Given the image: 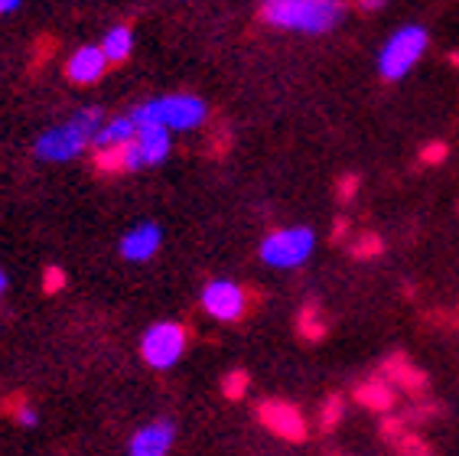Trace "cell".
Instances as JSON below:
<instances>
[{"instance_id":"6da1fadb","label":"cell","mask_w":459,"mask_h":456,"mask_svg":"<svg viewBox=\"0 0 459 456\" xmlns=\"http://www.w3.org/2000/svg\"><path fill=\"white\" fill-rule=\"evenodd\" d=\"M342 4L326 0H267L261 7V20L281 30H300V33H329L342 20Z\"/></svg>"},{"instance_id":"7a4b0ae2","label":"cell","mask_w":459,"mask_h":456,"mask_svg":"<svg viewBox=\"0 0 459 456\" xmlns=\"http://www.w3.org/2000/svg\"><path fill=\"white\" fill-rule=\"evenodd\" d=\"M98 131H101V111H98V108H85V111H79L72 121L59 124L53 131H46L43 137L36 141V157L53 160V163L79 157L82 150L95 141Z\"/></svg>"},{"instance_id":"3957f363","label":"cell","mask_w":459,"mask_h":456,"mask_svg":"<svg viewBox=\"0 0 459 456\" xmlns=\"http://www.w3.org/2000/svg\"><path fill=\"white\" fill-rule=\"evenodd\" d=\"M131 121L137 127H147V124H157V127H167V131H193L205 121V101L195 95H167V98H153L147 105L134 108Z\"/></svg>"},{"instance_id":"277c9868","label":"cell","mask_w":459,"mask_h":456,"mask_svg":"<svg viewBox=\"0 0 459 456\" xmlns=\"http://www.w3.org/2000/svg\"><path fill=\"white\" fill-rule=\"evenodd\" d=\"M427 43H430V36H427L424 27H401L385 43V49L378 56L381 79L385 82L404 79L407 72L414 69V62H420V56L427 53Z\"/></svg>"},{"instance_id":"5b68a950","label":"cell","mask_w":459,"mask_h":456,"mask_svg":"<svg viewBox=\"0 0 459 456\" xmlns=\"http://www.w3.org/2000/svg\"><path fill=\"white\" fill-rule=\"evenodd\" d=\"M313 228H281L274 235L264 238V245H261V261L271 264V267H300L309 255H313Z\"/></svg>"},{"instance_id":"8992f818","label":"cell","mask_w":459,"mask_h":456,"mask_svg":"<svg viewBox=\"0 0 459 456\" xmlns=\"http://www.w3.org/2000/svg\"><path fill=\"white\" fill-rule=\"evenodd\" d=\"M186 349V329L179 323H157L141 339L143 362L151 369H173Z\"/></svg>"},{"instance_id":"52a82bcc","label":"cell","mask_w":459,"mask_h":456,"mask_svg":"<svg viewBox=\"0 0 459 456\" xmlns=\"http://www.w3.org/2000/svg\"><path fill=\"white\" fill-rule=\"evenodd\" d=\"M167 157H169V131L167 127H157V124L137 127L134 141L127 144V170L160 167Z\"/></svg>"},{"instance_id":"ba28073f","label":"cell","mask_w":459,"mask_h":456,"mask_svg":"<svg viewBox=\"0 0 459 456\" xmlns=\"http://www.w3.org/2000/svg\"><path fill=\"white\" fill-rule=\"evenodd\" d=\"M203 307L221 323H238L247 310V294L231 281H212L203 290Z\"/></svg>"},{"instance_id":"9c48e42d","label":"cell","mask_w":459,"mask_h":456,"mask_svg":"<svg viewBox=\"0 0 459 456\" xmlns=\"http://www.w3.org/2000/svg\"><path fill=\"white\" fill-rule=\"evenodd\" d=\"M257 421L281 440H290V443H303V440H307V421H303V414L287 401H264L257 408Z\"/></svg>"},{"instance_id":"30bf717a","label":"cell","mask_w":459,"mask_h":456,"mask_svg":"<svg viewBox=\"0 0 459 456\" xmlns=\"http://www.w3.org/2000/svg\"><path fill=\"white\" fill-rule=\"evenodd\" d=\"M177 437L173 421H153L143 430H137L131 440V456H167Z\"/></svg>"},{"instance_id":"8fae6325","label":"cell","mask_w":459,"mask_h":456,"mask_svg":"<svg viewBox=\"0 0 459 456\" xmlns=\"http://www.w3.org/2000/svg\"><path fill=\"white\" fill-rule=\"evenodd\" d=\"M105 69H108V59L101 53V46H82V49L72 53L69 66H65V75L75 85H91V82H98L105 75Z\"/></svg>"},{"instance_id":"7c38bea8","label":"cell","mask_w":459,"mask_h":456,"mask_svg":"<svg viewBox=\"0 0 459 456\" xmlns=\"http://www.w3.org/2000/svg\"><path fill=\"white\" fill-rule=\"evenodd\" d=\"M160 238H163L160 225H153V222H141V225L131 228V232L121 238V255L127 258V261H151V258L157 255Z\"/></svg>"},{"instance_id":"4fadbf2b","label":"cell","mask_w":459,"mask_h":456,"mask_svg":"<svg viewBox=\"0 0 459 456\" xmlns=\"http://www.w3.org/2000/svg\"><path fill=\"white\" fill-rule=\"evenodd\" d=\"M134 134H137V124L131 121V114H127V118H115V121H108L105 127H101V131L95 134L91 147H95V150L124 147V144L134 141Z\"/></svg>"},{"instance_id":"5bb4252c","label":"cell","mask_w":459,"mask_h":456,"mask_svg":"<svg viewBox=\"0 0 459 456\" xmlns=\"http://www.w3.org/2000/svg\"><path fill=\"white\" fill-rule=\"evenodd\" d=\"M385 375H388V385L391 381H398V385L407 388V391H424L427 388V375L420 369H414L404 355H391V359L385 362Z\"/></svg>"},{"instance_id":"9a60e30c","label":"cell","mask_w":459,"mask_h":456,"mask_svg":"<svg viewBox=\"0 0 459 456\" xmlns=\"http://www.w3.org/2000/svg\"><path fill=\"white\" fill-rule=\"evenodd\" d=\"M355 398H359L365 408H371V411H391V408H394V388H391L385 378H371V381L359 385L355 388Z\"/></svg>"},{"instance_id":"2e32d148","label":"cell","mask_w":459,"mask_h":456,"mask_svg":"<svg viewBox=\"0 0 459 456\" xmlns=\"http://www.w3.org/2000/svg\"><path fill=\"white\" fill-rule=\"evenodd\" d=\"M131 49H134L131 27H115L105 36V43H101V53H105L108 62H124L127 56H131Z\"/></svg>"},{"instance_id":"e0dca14e","label":"cell","mask_w":459,"mask_h":456,"mask_svg":"<svg viewBox=\"0 0 459 456\" xmlns=\"http://www.w3.org/2000/svg\"><path fill=\"white\" fill-rule=\"evenodd\" d=\"M95 170L98 173H124L127 170V144L111 150H95Z\"/></svg>"},{"instance_id":"ac0fdd59","label":"cell","mask_w":459,"mask_h":456,"mask_svg":"<svg viewBox=\"0 0 459 456\" xmlns=\"http://www.w3.org/2000/svg\"><path fill=\"white\" fill-rule=\"evenodd\" d=\"M300 336L309 342H319L326 336V323H323V313H319L316 303H309V307L300 310Z\"/></svg>"},{"instance_id":"d6986e66","label":"cell","mask_w":459,"mask_h":456,"mask_svg":"<svg viewBox=\"0 0 459 456\" xmlns=\"http://www.w3.org/2000/svg\"><path fill=\"white\" fill-rule=\"evenodd\" d=\"M221 391L229 401H241L247 395V372H229L225 381H221Z\"/></svg>"},{"instance_id":"ffe728a7","label":"cell","mask_w":459,"mask_h":456,"mask_svg":"<svg viewBox=\"0 0 459 456\" xmlns=\"http://www.w3.org/2000/svg\"><path fill=\"white\" fill-rule=\"evenodd\" d=\"M339 417H342V398L333 395L326 401V408H323V417H319V427L323 430H333L339 424Z\"/></svg>"},{"instance_id":"44dd1931","label":"cell","mask_w":459,"mask_h":456,"mask_svg":"<svg viewBox=\"0 0 459 456\" xmlns=\"http://www.w3.org/2000/svg\"><path fill=\"white\" fill-rule=\"evenodd\" d=\"M385 251V245H381L378 235H362L359 238V245H355V258H375Z\"/></svg>"},{"instance_id":"7402d4cb","label":"cell","mask_w":459,"mask_h":456,"mask_svg":"<svg viewBox=\"0 0 459 456\" xmlns=\"http://www.w3.org/2000/svg\"><path fill=\"white\" fill-rule=\"evenodd\" d=\"M62 287H65V271H62V267H46V274H43L46 294H59Z\"/></svg>"},{"instance_id":"603a6c76","label":"cell","mask_w":459,"mask_h":456,"mask_svg":"<svg viewBox=\"0 0 459 456\" xmlns=\"http://www.w3.org/2000/svg\"><path fill=\"white\" fill-rule=\"evenodd\" d=\"M13 421L20 424V427H36V421H39V414L30 408V404H17L13 408Z\"/></svg>"},{"instance_id":"cb8c5ba5","label":"cell","mask_w":459,"mask_h":456,"mask_svg":"<svg viewBox=\"0 0 459 456\" xmlns=\"http://www.w3.org/2000/svg\"><path fill=\"white\" fill-rule=\"evenodd\" d=\"M443 157H446V147H443L440 141H437V144H427V147L420 150V160H424V163H440Z\"/></svg>"},{"instance_id":"d4e9b609","label":"cell","mask_w":459,"mask_h":456,"mask_svg":"<svg viewBox=\"0 0 459 456\" xmlns=\"http://www.w3.org/2000/svg\"><path fill=\"white\" fill-rule=\"evenodd\" d=\"M339 199H352V193L355 189H359V176L355 173H349V176H342V180H339Z\"/></svg>"},{"instance_id":"484cf974","label":"cell","mask_w":459,"mask_h":456,"mask_svg":"<svg viewBox=\"0 0 459 456\" xmlns=\"http://www.w3.org/2000/svg\"><path fill=\"white\" fill-rule=\"evenodd\" d=\"M401 421H385V437H398Z\"/></svg>"},{"instance_id":"4316f807","label":"cell","mask_w":459,"mask_h":456,"mask_svg":"<svg viewBox=\"0 0 459 456\" xmlns=\"http://www.w3.org/2000/svg\"><path fill=\"white\" fill-rule=\"evenodd\" d=\"M345 232H349V222H345V219H339V222H336V228H333V238H342Z\"/></svg>"},{"instance_id":"83f0119b","label":"cell","mask_w":459,"mask_h":456,"mask_svg":"<svg viewBox=\"0 0 459 456\" xmlns=\"http://www.w3.org/2000/svg\"><path fill=\"white\" fill-rule=\"evenodd\" d=\"M20 4L17 0H0V13H10V10H17Z\"/></svg>"},{"instance_id":"f1b7e54d","label":"cell","mask_w":459,"mask_h":456,"mask_svg":"<svg viewBox=\"0 0 459 456\" xmlns=\"http://www.w3.org/2000/svg\"><path fill=\"white\" fill-rule=\"evenodd\" d=\"M4 290H7V274L0 271V294H4Z\"/></svg>"},{"instance_id":"f546056e","label":"cell","mask_w":459,"mask_h":456,"mask_svg":"<svg viewBox=\"0 0 459 456\" xmlns=\"http://www.w3.org/2000/svg\"><path fill=\"white\" fill-rule=\"evenodd\" d=\"M450 62H453V66H459V53H453V56H450Z\"/></svg>"}]
</instances>
